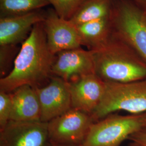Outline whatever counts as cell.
<instances>
[{
	"label": "cell",
	"mask_w": 146,
	"mask_h": 146,
	"mask_svg": "<svg viewBox=\"0 0 146 146\" xmlns=\"http://www.w3.org/2000/svg\"><path fill=\"white\" fill-rule=\"evenodd\" d=\"M111 34L133 47L146 61V20L135 6L112 0L110 15Z\"/></svg>",
	"instance_id": "cell-4"
},
{
	"label": "cell",
	"mask_w": 146,
	"mask_h": 146,
	"mask_svg": "<svg viewBox=\"0 0 146 146\" xmlns=\"http://www.w3.org/2000/svg\"><path fill=\"white\" fill-rule=\"evenodd\" d=\"M95 73L105 82H128L146 78V61L127 43L111 35L99 48L90 50Z\"/></svg>",
	"instance_id": "cell-2"
},
{
	"label": "cell",
	"mask_w": 146,
	"mask_h": 146,
	"mask_svg": "<svg viewBox=\"0 0 146 146\" xmlns=\"http://www.w3.org/2000/svg\"><path fill=\"white\" fill-rule=\"evenodd\" d=\"M11 110V94L0 91V129L3 128L10 121Z\"/></svg>",
	"instance_id": "cell-18"
},
{
	"label": "cell",
	"mask_w": 146,
	"mask_h": 146,
	"mask_svg": "<svg viewBox=\"0 0 146 146\" xmlns=\"http://www.w3.org/2000/svg\"><path fill=\"white\" fill-rule=\"evenodd\" d=\"M137 2H140L141 3H143V4H146V0H135Z\"/></svg>",
	"instance_id": "cell-22"
},
{
	"label": "cell",
	"mask_w": 146,
	"mask_h": 146,
	"mask_svg": "<svg viewBox=\"0 0 146 146\" xmlns=\"http://www.w3.org/2000/svg\"><path fill=\"white\" fill-rule=\"evenodd\" d=\"M104 96L92 113L94 122L117 111L131 114L146 111V78L128 82H106Z\"/></svg>",
	"instance_id": "cell-3"
},
{
	"label": "cell",
	"mask_w": 146,
	"mask_h": 146,
	"mask_svg": "<svg viewBox=\"0 0 146 146\" xmlns=\"http://www.w3.org/2000/svg\"><path fill=\"white\" fill-rule=\"evenodd\" d=\"M41 107V121L48 122L72 108L69 83L52 76L46 85L35 88Z\"/></svg>",
	"instance_id": "cell-8"
},
{
	"label": "cell",
	"mask_w": 146,
	"mask_h": 146,
	"mask_svg": "<svg viewBox=\"0 0 146 146\" xmlns=\"http://www.w3.org/2000/svg\"><path fill=\"white\" fill-rule=\"evenodd\" d=\"M142 116V120L144 124V127H146V111L145 113H143L141 114Z\"/></svg>",
	"instance_id": "cell-21"
},
{
	"label": "cell",
	"mask_w": 146,
	"mask_h": 146,
	"mask_svg": "<svg viewBox=\"0 0 146 146\" xmlns=\"http://www.w3.org/2000/svg\"><path fill=\"white\" fill-rule=\"evenodd\" d=\"M128 140L140 146H146V127L141 128L131 135Z\"/></svg>",
	"instance_id": "cell-20"
},
{
	"label": "cell",
	"mask_w": 146,
	"mask_h": 146,
	"mask_svg": "<svg viewBox=\"0 0 146 146\" xmlns=\"http://www.w3.org/2000/svg\"><path fill=\"white\" fill-rule=\"evenodd\" d=\"M82 46L94 50L104 45L111 35L110 16L76 26Z\"/></svg>",
	"instance_id": "cell-14"
},
{
	"label": "cell",
	"mask_w": 146,
	"mask_h": 146,
	"mask_svg": "<svg viewBox=\"0 0 146 146\" xmlns=\"http://www.w3.org/2000/svg\"><path fill=\"white\" fill-rule=\"evenodd\" d=\"M95 122L90 114L71 108L48 122L49 142L61 146H81Z\"/></svg>",
	"instance_id": "cell-6"
},
{
	"label": "cell",
	"mask_w": 146,
	"mask_h": 146,
	"mask_svg": "<svg viewBox=\"0 0 146 146\" xmlns=\"http://www.w3.org/2000/svg\"><path fill=\"white\" fill-rule=\"evenodd\" d=\"M49 5V0H0L1 17L25 14Z\"/></svg>",
	"instance_id": "cell-16"
},
{
	"label": "cell",
	"mask_w": 146,
	"mask_h": 146,
	"mask_svg": "<svg viewBox=\"0 0 146 146\" xmlns=\"http://www.w3.org/2000/svg\"><path fill=\"white\" fill-rule=\"evenodd\" d=\"M142 128L144 124L141 114L112 113L93 123L81 146H121Z\"/></svg>",
	"instance_id": "cell-5"
},
{
	"label": "cell",
	"mask_w": 146,
	"mask_h": 146,
	"mask_svg": "<svg viewBox=\"0 0 146 146\" xmlns=\"http://www.w3.org/2000/svg\"><path fill=\"white\" fill-rule=\"evenodd\" d=\"M69 86L72 108L92 115L104 96L106 82L94 73L69 82Z\"/></svg>",
	"instance_id": "cell-11"
},
{
	"label": "cell",
	"mask_w": 146,
	"mask_h": 146,
	"mask_svg": "<svg viewBox=\"0 0 146 146\" xmlns=\"http://www.w3.org/2000/svg\"><path fill=\"white\" fill-rule=\"evenodd\" d=\"M144 14V13H143ZM144 15H145V19H146V14H144Z\"/></svg>",
	"instance_id": "cell-25"
},
{
	"label": "cell",
	"mask_w": 146,
	"mask_h": 146,
	"mask_svg": "<svg viewBox=\"0 0 146 146\" xmlns=\"http://www.w3.org/2000/svg\"><path fill=\"white\" fill-rule=\"evenodd\" d=\"M112 0H86L69 21L75 26L109 17Z\"/></svg>",
	"instance_id": "cell-15"
},
{
	"label": "cell",
	"mask_w": 146,
	"mask_h": 146,
	"mask_svg": "<svg viewBox=\"0 0 146 146\" xmlns=\"http://www.w3.org/2000/svg\"><path fill=\"white\" fill-rule=\"evenodd\" d=\"M140 146V145H137V144H136V143H133V142H131V143L128 145V146Z\"/></svg>",
	"instance_id": "cell-23"
},
{
	"label": "cell",
	"mask_w": 146,
	"mask_h": 146,
	"mask_svg": "<svg viewBox=\"0 0 146 146\" xmlns=\"http://www.w3.org/2000/svg\"><path fill=\"white\" fill-rule=\"evenodd\" d=\"M48 122L10 120L0 129V146H47Z\"/></svg>",
	"instance_id": "cell-7"
},
{
	"label": "cell",
	"mask_w": 146,
	"mask_h": 146,
	"mask_svg": "<svg viewBox=\"0 0 146 146\" xmlns=\"http://www.w3.org/2000/svg\"><path fill=\"white\" fill-rule=\"evenodd\" d=\"M43 25L48 47L53 54L82 46L76 27L61 18L54 9L46 11Z\"/></svg>",
	"instance_id": "cell-10"
},
{
	"label": "cell",
	"mask_w": 146,
	"mask_h": 146,
	"mask_svg": "<svg viewBox=\"0 0 146 146\" xmlns=\"http://www.w3.org/2000/svg\"><path fill=\"white\" fill-rule=\"evenodd\" d=\"M16 45L1 46L0 48V73L3 78L7 75L9 63L13 60L16 50Z\"/></svg>",
	"instance_id": "cell-19"
},
{
	"label": "cell",
	"mask_w": 146,
	"mask_h": 146,
	"mask_svg": "<svg viewBox=\"0 0 146 146\" xmlns=\"http://www.w3.org/2000/svg\"><path fill=\"white\" fill-rule=\"evenodd\" d=\"M12 110L10 120L41 121V107L35 88L22 86L10 93Z\"/></svg>",
	"instance_id": "cell-13"
},
{
	"label": "cell",
	"mask_w": 146,
	"mask_h": 146,
	"mask_svg": "<svg viewBox=\"0 0 146 146\" xmlns=\"http://www.w3.org/2000/svg\"><path fill=\"white\" fill-rule=\"evenodd\" d=\"M46 11L37 10L19 15L1 17L0 46L23 43L36 24L43 22Z\"/></svg>",
	"instance_id": "cell-12"
},
{
	"label": "cell",
	"mask_w": 146,
	"mask_h": 146,
	"mask_svg": "<svg viewBox=\"0 0 146 146\" xmlns=\"http://www.w3.org/2000/svg\"><path fill=\"white\" fill-rule=\"evenodd\" d=\"M86 0H49L58 15L69 20Z\"/></svg>",
	"instance_id": "cell-17"
},
{
	"label": "cell",
	"mask_w": 146,
	"mask_h": 146,
	"mask_svg": "<svg viewBox=\"0 0 146 146\" xmlns=\"http://www.w3.org/2000/svg\"><path fill=\"white\" fill-rule=\"evenodd\" d=\"M47 146H58V145H55V144H53V143H50V142H49L48 143V144L47 145Z\"/></svg>",
	"instance_id": "cell-24"
},
{
	"label": "cell",
	"mask_w": 146,
	"mask_h": 146,
	"mask_svg": "<svg viewBox=\"0 0 146 146\" xmlns=\"http://www.w3.org/2000/svg\"><path fill=\"white\" fill-rule=\"evenodd\" d=\"M94 73V60L90 50L80 47L55 54L52 68V76L58 77L69 83Z\"/></svg>",
	"instance_id": "cell-9"
},
{
	"label": "cell",
	"mask_w": 146,
	"mask_h": 146,
	"mask_svg": "<svg viewBox=\"0 0 146 146\" xmlns=\"http://www.w3.org/2000/svg\"><path fill=\"white\" fill-rule=\"evenodd\" d=\"M55 56L48 47L43 22L37 23L22 43L10 72L0 79V91L10 93L24 85H46L52 77Z\"/></svg>",
	"instance_id": "cell-1"
}]
</instances>
